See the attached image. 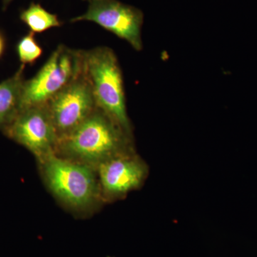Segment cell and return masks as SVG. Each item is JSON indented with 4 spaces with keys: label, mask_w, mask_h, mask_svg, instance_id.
Segmentation results:
<instances>
[{
    "label": "cell",
    "mask_w": 257,
    "mask_h": 257,
    "mask_svg": "<svg viewBox=\"0 0 257 257\" xmlns=\"http://www.w3.org/2000/svg\"><path fill=\"white\" fill-rule=\"evenodd\" d=\"M3 133L41 161L55 153L57 133L47 104L22 109Z\"/></svg>",
    "instance_id": "52a82bcc"
},
{
    "label": "cell",
    "mask_w": 257,
    "mask_h": 257,
    "mask_svg": "<svg viewBox=\"0 0 257 257\" xmlns=\"http://www.w3.org/2000/svg\"><path fill=\"white\" fill-rule=\"evenodd\" d=\"M82 53L83 65L96 106L126 133L133 135V125L126 110L122 72L116 54L104 46L82 50Z\"/></svg>",
    "instance_id": "7a4b0ae2"
},
{
    "label": "cell",
    "mask_w": 257,
    "mask_h": 257,
    "mask_svg": "<svg viewBox=\"0 0 257 257\" xmlns=\"http://www.w3.org/2000/svg\"><path fill=\"white\" fill-rule=\"evenodd\" d=\"M148 175V166L135 151L112 157L97 167L101 196L106 200L121 199L140 189Z\"/></svg>",
    "instance_id": "ba28073f"
},
{
    "label": "cell",
    "mask_w": 257,
    "mask_h": 257,
    "mask_svg": "<svg viewBox=\"0 0 257 257\" xmlns=\"http://www.w3.org/2000/svg\"><path fill=\"white\" fill-rule=\"evenodd\" d=\"M7 41L4 33L0 30V59L4 55L6 51Z\"/></svg>",
    "instance_id": "7c38bea8"
},
{
    "label": "cell",
    "mask_w": 257,
    "mask_h": 257,
    "mask_svg": "<svg viewBox=\"0 0 257 257\" xmlns=\"http://www.w3.org/2000/svg\"><path fill=\"white\" fill-rule=\"evenodd\" d=\"M13 1V0H2V2H3V10H6L8 7L10 5V3Z\"/></svg>",
    "instance_id": "4fadbf2b"
},
{
    "label": "cell",
    "mask_w": 257,
    "mask_h": 257,
    "mask_svg": "<svg viewBox=\"0 0 257 257\" xmlns=\"http://www.w3.org/2000/svg\"><path fill=\"white\" fill-rule=\"evenodd\" d=\"M82 50L60 45L31 79L24 82L21 110L47 104L76 77L82 68Z\"/></svg>",
    "instance_id": "277c9868"
},
{
    "label": "cell",
    "mask_w": 257,
    "mask_h": 257,
    "mask_svg": "<svg viewBox=\"0 0 257 257\" xmlns=\"http://www.w3.org/2000/svg\"><path fill=\"white\" fill-rule=\"evenodd\" d=\"M135 151L133 135L96 107L78 127L57 140L55 154L96 167L121 154Z\"/></svg>",
    "instance_id": "6da1fadb"
},
{
    "label": "cell",
    "mask_w": 257,
    "mask_h": 257,
    "mask_svg": "<svg viewBox=\"0 0 257 257\" xmlns=\"http://www.w3.org/2000/svg\"><path fill=\"white\" fill-rule=\"evenodd\" d=\"M87 12L72 18L71 23H94L130 44L134 50L143 49V11L118 0H89Z\"/></svg>",
    "instance_id": "8992f818"
},
{
    "label": "cell",
    "mask_w": 257,
    "mask_h": 257,
    "mask_svg": "<svg viewBox=\"0 0 257 257\" xmlns=\"http://www.w3.org/2000/svg\"><path fill=\"white\" fill-rule=\"evenodd\" d=\"M20 19L28 26L30 32L41 34L52 28H60L63 23L58 16L45 10L39 3H32L21 10Z\"/></svg>",
    "instance_id": "30bf717a"
},
{
    "label": "cell",
    "mask_w": 257,
    "mask_h": 257,
    "mask_svg": "<svg viewBox=\"0 0 257 257\" xmlns=\"http://www.w3.org/2000/svg\"><path fill=\"white\" fill-rule=\"evenodd\" d=\"M16 52L21 64L33 65L43 54V49L37 41L35 34L30 32L19 40Z\"/></svg>",
    "instance_id": "8fae6325"
},
{
    "label": "cell",
    "mask_w": 257,
    "mask_h": 257,
    "mask_svg": "<svg viewBox=\"0 0 257 257\" xmlns=\"http://www.w3.org/2000/svg\"><path fill=\"white\" fill-rule=\"evenodd\" d=\"M40 162L47 187L69 207L77 210L86 209L102 198L99 179L92 166L55 153Z\"/></svg>",
    "instance_id": "3957f363"
},
{
    "label": "cell",
    "mask_w": 257,
    "mask_h": 257,
    "mask_svg": "<svg viewBox=\"0 0 257 257\" xmlns=\"http://www.w3.org/2000/svg\"><path fill=\"white\" fill-rule=\"evenodd\" d=\"M84 1H87V2H89V0H84Z\"/></svg>",
    "instance_id": "5bb4252c"
},
{
    "label": "cell",
    "mask_w": 257,
    "mask_h": 257,
    "mask_svg": "<svg viewBox=\"0 0 257 257\" xmlns=\"http://www.w3.org/2000/svg\"><path fill=\"white\" fill-rule=\"evenodd\" d=\"M47 104L58 140L78 127L95 110L97 106L83 60L78 74Z\"/></svg>",
    "instance_id": "5b68a950"
},
{
    "label": "cell",
    "mask_w": 257,
    "mask_h": 257,
    "mask_svg": "<svg viewBox=\"0 0 257 257\" xmlns=\"http://www.w3.org/2000/svg\"><path fill=\"white\" fill-rule=\"evenodd\" d=\"M25 64L10 78L0 82V130L3 132L21 111Z\"/></svg>",
    "instance_id": "9c48e42d"
}]
</instances>
